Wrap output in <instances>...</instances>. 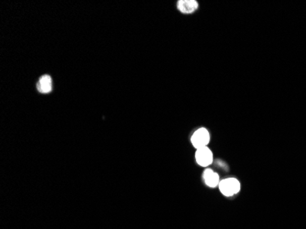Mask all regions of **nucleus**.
I'll use <instances>...</instances> for the list:
<instances>
[{"instance_id": "f257e3e1", "label": "nucleus", "mask_w": 306, "mask_h": 229, "mask_svg": "<svg viewBox=\"0 0 306 229\" xmlns=\"http://www.w3.org/2000/svg\"><path fill=\"white\" fill-rule=\"evenodd\" d=\"M220 192L226 196H233L240 191V183L236 178H227L220 181L218 185Z\"/></svg>"}, {"instance_id": "f03ea898", "label": "nucleus", "mask_w": 306, "mask_h": 229, "mask_svg": "<svg viewBox=\"0 0 306 229\" xmlns=\"http://www.w3.org/2000/svg\"><path fill=\"white\" fill-rule=\"evenodd\" d=\"M209 141H210V133L206 128H200L195 130L191 137V142L196 150L203 147H208Z\"/></svg>"}, {"instance_id": "7ed1b4c3", "label": "nucleus", "mask_w": 306, "mask_h": 229, "mask_svg": "<svg viewBox=\"0 0 306 229\" xmlns=\"http://www.w3.org/2000/svg\"><path fill=\"white\" fill-rule=\"evenodd\" d=\"M195 160L202 167H208L213 162V153L208 147L198 149L195 152Z\"/></svg>"}, {"instance_id": "423d86ee", "label": "nucleus", "mask_w": 306, "mask_h": 229, "mask_svg": "<svg viewBox=\"0 0 306 229\" xmlns=\"http://www.w3.org/2000/svg\"><path fill=\"white\" fill-rule=\"evenodd\" d=\"M38 90L42 94H48L53 89V81L49 75H42L40 77L38 85Z\"/></svg>"}, {"instance_id": "20e7f679", "label": "nucleus", "mask_w": 306, "mask_h": 229, "mask_svg": "<svg viewBox=\"0 0 306 229\" xmlns=\"http://www.w3.org/2000/svg\"><path fill=\"white\" fill-rule=\"evenodd\" d=\"M178 10L183 14H191L198 9V2L195 0H179Z\"/></svg>"}, {"instance_id": "39448f33", "label": "nucleus", "mask_w": 306, "mask_h": 229, "mask_svg": "<svg viewBox=\"0 0 306 229\" xmlns=\"http://www.w3.org/2000/svg\"><path fill=\"white\" fill-rule=\"evenodd\" d=\"M202 178H203L206 185L209 186V187H212V188L218 186L219 183H220L219 175L211 169H207L203 171Z\"/></svg>"}]
</instances>
